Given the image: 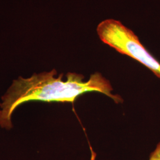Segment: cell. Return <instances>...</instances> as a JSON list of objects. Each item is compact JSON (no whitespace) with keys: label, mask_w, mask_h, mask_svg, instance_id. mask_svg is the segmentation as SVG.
I'll return each instance as SVG.
<instances>
[{"label":"cell","mask_w":160,"mask_h":160,"mask_svg":"<svg viewBox=\"0 0 160 160\" xmlns=\"http://www.w3.org/2000/svg\"><path fill=\"white\" fill-rule=\"evenodd\" d=\"M57 72L34 74L24 78L19 77L12 82L7 92L2 97L0 104V126L6 129L12 128V116L17 107L31 101L45 102L74 103L81 95L89 92L103 93L110 97L116 103L122 99L112 93V87L110 82L99 72L92 74L89 80L84 81V76L68 72L66 81L62 80L63 74L55 77Z\"/></svg>","instance_id":"obj_1"},{"label":"cell","mask_w":160,"mask_h":160,"mask_svg":"<svg viewBox=\"0 0 160 160\" xmlns=\"http://www.w3.org/2000/svg\"><path fill=\"white\" fill-rule=\"evenodd\" d=\"M97 34L104 43L142 63L160 78V63L150 54L131 29L119 21L107 19L99 23Z\"/></svg>","instance_id":"obj_2"},{"label":"cell","mask_w":160,"mask_h":160,"mask_svg":"<svg viewBox=\"0 0 160 160\" xmlns=\"http://www.w3.org/2000/svg\"><path fill=\"white\" fill-rule=\"evenodd\" d=\"M148 160H160V142L157 145L154 150L151 153Z\"/></svg>","instance_id":"obj_3"}]
</instances>
